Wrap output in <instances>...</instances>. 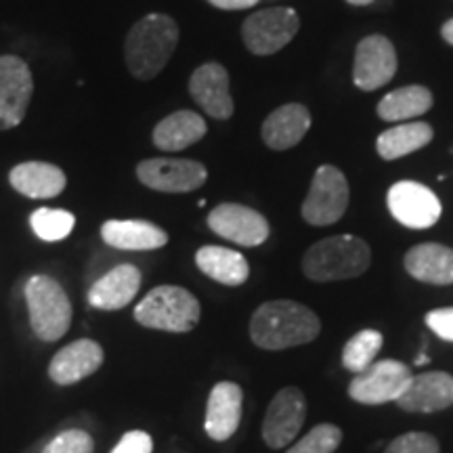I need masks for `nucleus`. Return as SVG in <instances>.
<instances>
[{"mask_svg":"<svg viewBox=\"0 0 453 453\" xmlns=\"http://www.w3.org/2000/svg\"><path fill=\"white\" fill-rule=\"evenodd\" d=\"M319 317L294 300H271L260 304L250 321L252 342L265 350L300 347L319 336Z\"/></svg>","mask_w":453,"mask_h":453,"instance_id":"obj_1","label":"nucleus"},{"mask_svg":"<svg viewBox=\"0 0 453 453\" xmlns=\"http://www.w3.org/2000/svg\"><path fill=\"white\" fill-rule=\"evenodd\" d=\"M179 42V26L173 17L150 13L130 27L127 36L128 72L139 81H151L164 70Z\"/></svg>","mask_w":453,"mask_h":453,"instance_id":"obj_2","label":"nucleus"},{"mask_svg":"<svg viewBox=\"0 0 453 453\" xmlns=\"http://www.w3.org/2000/svg\"><path fill=\"white\" fill-rule=\"evenodd\" d=\"M370 246L355 235H334L313 243L303 258V271L313 281L353 280L370 269Z\"/></svg>","mask_w":453,"mask_h":453,"instance_id":"obj_3","label":"nucleus"},{"mask_svg":"<svg viewBox=\"0 0 453 453\" xmlns=\"http://www.w3.org/2000/svg\"><path fill=\"white\" fill-rule=\"evenodd\" d=\"M202 317L200 300L185 288L157 286L134 309V319L151 330L191 332Z\"/></svg>","mask_w":453,"mask_h":453,"instance_id":"obj_4","label":"nucleus"},{"mask_svg":"<svg viewBox=\"0 0 453 453\" xmlns=\"http://www.w3.org/2000/svg\"><path fill=\"white\" fill-rule=\"evenodd\" d=\"M26 303L32 330L44 342L65 336L72 326V303L59 281L49 275H34L26 283Z\"/></svg>","mask_w":453,"mask_h":453,"instance_id":"obj_5","label":"nucleus"},{"mask_svg":"<svg viewBox=\"0 0 453 453\" xmlns=\"http://www.w3.org/2000/svg\"><path fill=\"white\" fill-rule=\"evenodd\" d=\"M350 191L347 177L332 164L315 170L309 196L303 203V219L313 226H327L338 223L349 208Z\"/></svg>","mask_w":453,"mask_h":453,"instance_id":"obj_6","label":"nucleus"},{"mask_svg":"<svg viewBox=\"0 0 453 453\" xmlns=\"http://www.w3.org/2000/svg\"><path fill=\"white\" fill-rule=\"evenodd\" d=\"M411 378V370L401 361H373L367 370L355 373L349 384V396L364 405L395 403L403 395Z\"/></svg>","mask_w":453,"mask_h":453,"instance_id":"obj_7","label":"nucleus"},{"mask_svg":"<svg viewBox=\"0 0 453 453\" xmlns=\"http://www.w3.org/2000/svg\"><path fill=\"white\" fill-rule=\"evenodd\" d=\"M300 30V17L290 7H273L248 17L242 26L243 42L254 55H273Z\"/></svg>","mask_w":453,"mask_h":453,"instance_id":"obj_8","label":"nucleus"},{"mask_svg":"<svg viewBox=\"0 0 453 453\" xmlns=\"http://www.w3.org/2000/svg\"><path fill=\"white\" fill-rule=\"evenodd\" d=\"M388 211L396 223L410 229H428L441 219V200L433 189L416 180H399L388 189Z\"/></svg>","mask_w":453,"mask_h":453,"instance_id":"obj_9","label":"nucleus"},{"mask_svg":"<svg viewBox=\"0 0 453 453\" xmlns=\"http://www.w3.org/2000/svg\"><path fill=\"white\" fill-rule=\"evenodd\" d=\"M34 93L30 65L15 55L0 57V130L24 122Z\"/></svg>","mask_w":453,"mask_h":453,"instance_id":"obj_10","label":"nucleus"},{"mask_svg":"<svg viewBox=\"0 0 453 453\" xmlns=\"http://www.w3.org/2000/svg\"><path fill=\"white\" fill-rule=\"evenodd\" d=\"M137 177L150 189L162 194H187L206 183V166L196 160L177 157H151L137 166Z\"/></svg>","mask_w":453,"mask_h":453,"instance_id":"obj_11","label":"nucleus"},{"mask_svg":"<svg viewBox=\"0 0 453 453\" xmlns=\"http://www.w3.org/2000/svg\"><path fill=\"white\" fill-rule=\"evenodd\" d=\"M307 418V399L303 390L286 387L273 396L263 422V439L273 449H283L298 437Z\"/></svg>","mask_w":453,"mask_h":453,"instance_id":"obj_12","label":"nucleus"},{"mask_svg":"<svg viewBox=\"0 0 453 453\" xmlns=\"http://www.w3.org/2000/svg\"><path fill=\"white\" fill-rule=\"evenodd\" d=\"M396 73V53L393 42L382 34H372L357 44L353 82L357 88L372 93L393 81Z\"/></svg>","mask_w":453,"mask_h":453,"instance_id":"obj_13","label":"nucleus"},{"mask_svg":"<svg viewBox=\"0 0 453 453\" xmlns=\"http://www.w3.org/2000/svg\"><path fill=\"white\" fill-rule=\"evenodd\" d=\"M208 226L217 235L246 248L267 242L271 231L263 214L242 203H220L208 214Z\"/></svg>","mask_w":453,"mask_h":453,"instance_id":"obj_14","label":"nucleus"},{"mask_svg":"<svg viewBox=\"0 0 453 453\" xmlns=\"http://www.w3.org/2000/svg\"><path fill=\"white\" fill-rule=\"evenodd\" d=\"M189 93L197 105L214 120H229L234 116V99L229 90V73L220 64H203L189 81Z\"/></svg>","mask_w":453,"mask_h":453,"instance_id":"obj_15","label":"nucleus"},{"mask_svg":"<svg viewBox=\"0 0 453 453\" xmlns=\"http://www.w3.org/2000/svg\"><path fill=\"white\" fill-rule=\"evenodd\" d=\"M104 365V349L95 340L82 338L67 344L53 357L49 365L50 380L59 387H70L88 378Z\"/></svg>","mask_w":453,"mask_h":453,"instance_id":"obj_16","label":"nucleus"},{"mask_svg":"<svg viewBox=\"0 0 453 453\" xmlns=\"http://www.w3.org/2000/svg\"><path fill=\"white\" fill-rule=\"evenodd\" d=\"M395 403L403 411L413 413L447 410L453 403V378L445 372H426L413 376Z\"/></svg>","mask_w":453,"mask_h":453,"instance_id":"obj_17","label":"nucleus"},{"mask_svg":"<svg viewBox=\"0 0 453 453\" xmlns=\"http://www.w3.org/2000/svg\"><path fill=\"white\" fill-rule=\"evenodd\" d=\"M242 403L243 393L235 382L214 384L211 396H208L206 422H203L208 437L212 441H226L234 437L235 430L240 428Z\"/></svg>","mask_w":453,"mask_h":453,"instance_id":"obj_18","label":"nucleus"},{"mask_svg":"<svg viewBox=\"0 0 453 453\" xmlns=\"http://www.w3.org/2000/svg\"><path fill=\"white\" fill-rule=\"evenodd\" d=\"M141 288V271L134 265H118L90 286V307L101 311H118L130 304Z\"/></svg>","mask_w":453,"mask_h":453,"instance_id":"obj_19","label":"nucleus"},{"mask_svg":"<svg viewBox=\"0 0 453 453\" xmlns=\"http://www.w3.org/2000/svg\"><path fill=\"white\" fill-rule=\"evenodd\" d=\"M311 128V113L304 105L288 104L271 111L263 122V141L275 151L292 150Z\"/></svg>","mask_w":453,"mask_h":453,"instance_id":"obj_20","label":"nucleus"},{"mask_svg":"<svg viewBox=\"0 0 453 453\" xmlns=\"http://www.w3.org/2000/svg\"><path fill=\"white\" fill-rule=\"evenodd\" d=\"M101 237L116 250H157L166 246L168 234L150 220H107L101 226Z\"/></svg>","mask_w":453,"mask_h":453,"instance_id":"obj_21","label":"nucleus"},{"mask_svg":"<svg viewBox=\"0 0 453 453\" xmlns=\"http://www.w3.org/2000/svg\"><path fill=\"white\" fill-rule=\"evenodd\" d=\"M405 269L413 280L430 286L453 283V250L443 243H420L405 254Z\"/></svg>","mask_w":453,"mask_h":453,"instance_id":"obj_22","label":"nucleus"},{"mask_svg":"<svg viewBox=\"0 0 453 453\" xmlns=\"http://www.w3.org/2000/svg\"><path fill=\"white\" fill-rule=\"evenodd\" d=\"M11 185L21 196L32 200H49L65 189V173L49 162H24L9 174Z\"/></svg>","mask_w":453,"mask_h":453,"instance_id":"obj_23","label":"nucleus"},{"mask_svg":"<svg viewBox=\"0 0 453 453\" xmlns=\"http://www.w3.org/2000/svg\"><path fill=\"white\" fill-rule=\"evenodd\" d=\"M206 120L200 113L180 110L170 113L154 128V145L164 151H180L197 143L206 134Z\"/></svg>","mask_w":453,"mask_h":453,"instance_id":"obj_24","label":"nucleus"},{"mask_svg":"<svg viewBox=\"0 0 453 453\" xmlns=\"http://www.w3.org/2000/svg\"><path fill=\"white\" fill-rule=\"evenodd\" d=\"M196 265L202 273L223 286H242L250 277V265L243 254L223 246H203L196 252Z\"/></svg>","mask_w":453,"mask_h":453,"instance_id":"obj_25","label":"nucleus"},{"mask_svg":"<svg viewBox=\"0 0 453 453\" xmlns=\"http://www.w3.org/2000/svg\"><path fill=\"white\" fill-rule=\"evenodd\" d=\"M433 127L426 122H401L399 127L384 130L376 141V150L382 160L390 162L422 150L433 141Z\"/></svg>","mask_w":453,"mask_h":453,"instance_id":"obj_26","label":"nucleus"},{"mask_svg":"<svg viewBox=\"0 0 453 453\" xmlns=\"http://www.w3.org/2000/svg\"><path fill=\"white\" fill-rule=\"evenodd\" d=\"M430 107H433V93L420 84H411L382 97L376 111L384 122H407L426 113Z\"/></svg>","mask_w":453,"mask_h":453,"instance_id":"obj_27","label":"nucleus"},{"mask_svg":"<svg viewBox=\"0 0 453 453\" xmlns=\"http://www.w3.org/2000/svg\"><path fill=\"white\" fill-rule=\"evenodd\" d=\"M382 344H384V338L380 332L376 330L357 332L355 336L344 344L342 365L347 367L349 372L361 373L364 370H367L373 361H376V355L380 353Z\"/></svg>","mask_w":453,"mask_h":453,"instance_id":"obj_28","label":"nucleus"},{"mask_svg":"<svg viewBox=\"0 0 453 453\" xmlns=\"http://www.w3.org/2000/svg\"><path fill=\"white\" fill-rule=\"evenodd\" d=\"M30 225L41 240L61 242L73 231L76 217L67 211H59V208H38L36 212H32Z\"/></svg>","mask_w":453,"mask_h":453,"instance_id":"obj_29","label":"nucleus"},{"mask_svg":"<svg viewBox=\"0 0 453 453\" xmlns=\"http://www.w3.org/2000/svg\"><path fill=\"white\" fill-rule=\"evenodd\" d=\"M342 443V430L334 424H319L311 428L286 453H334Z\"/></svg>","mask_w":453,"mask_h":453,"instance_id":"obj_30","label":"nucleus"},{"mask_svg":"<svg viewBox=\"0 0 453 453\" xmlns=\"http://www.w3.org/2000/svg\"><path fill=\"white\" fill-rule=\"evenodd\" d=\"M95 443L93 437L84 430H65L57 434L50 443L44 447L42 453H93Z\"/></svg>","mask_w":453,"mask_h":453,"instance_id":"obj_31","label":"nucleus"},{"mask_svg":"<svg viewBox=\"0 0 453 453\" xmlns=\"http://www.w3.org/2000/svg\"><path fill=\"white\" fill-rule=\"evenodd\" d=\"M439 441L428 433H407L396 437L384 453H439Z\"/></svg>","mask_w":453,"mask_h":453,"instance_id":"obj_32","label":"nucleus"},{"mask_svg":"<svg viewBox=\"0 0 453 453\" xmlns=\"http://www.w3.org/2000/svg\"><path fill=\"white\" fill-rule=\"evenodd\" d=\"M154 451V441L143 430H130L124 434L120 443L113 447L111 453H151Z\"/></svg>","mask_w":453,"mask_h":453,"instance_id":"obj_33","label":"nucleus"},{"mask_svg":"<svg viewBox=\"0 0 453 453\" xmlns=\"http://www.w3.org/2000/svg\"><path fill=\"white\" fill-rule=\"evenodd\" d=\"M426 326L437 334L441 340L453 342V307L430 311L426 315Z\"/></svg>","mask_w":453,"mask_h":453,"instance_id":"obj_34","label":"nucleus"},{"mask_svg":"<svg viewBox=\"0 0 453 453\" xmlns=\"http://www.w3.org/2000/svg\"><path fill=\"white\" fill-rule=\"evenodd\" d=\"M212 7L223 9V11H242V9H250L258 0H208Z\"/></svg>","mask_w":453,"mask_h":453,"instance_id":"obj_35","label":"nucleus"},{"mask_svg":"<svg viewBox=\"0 0 453 453\" xmlns=\"http://www.w3.org/2000/svg\"><path fill=\"white\" fill-rule=\"evenodd\" d=\"M441 36H443V41L447 44H451V47H453V19L445 21L443 27H441Z\"/></svg>","mask_w":453,"mask_h":453,"instance_id":"obj_36","label":"nucleus"},{"mask_svg":"<svg viewBox=\"0 0 453 453\" xmlns=\"http://www.w3.org/2000/svg\"><path fill=\"white\" fill-rule=\"evenodd\" d=\"M349 4H353V7H365V4H372L373 0H347Z\"/></svg>","mask_w":453,"mask_h":453,"instance_id":"obj_37","label":"nucleus"},{"mask_svg":"<svg viewBox=\"0 0 453 453\" xmlns=\"http://www.w3.org/2000/svg\"><path fill=\"white\" fill-rule=\"evenodd\" d=\"M426 364H428V357L426 355L416 357V365H426Z\"/></svg>","mask_w":453,"mask_h":453,"instance_id":"obj_38","label":"nucleus"}]
</instances>
